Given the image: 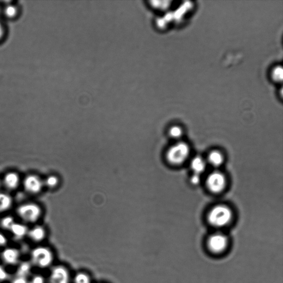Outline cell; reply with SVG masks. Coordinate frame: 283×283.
<instances>
[{
  "label": "cell",
  "instance_id": "obj_3",
  "mask_svg": "<svg viewBox=\"0 0 283 283\" xmlns=\"http://www.w3.org/2000/svg\"><path fill=\"white\" fill-rule=\"evenodd\" d=\"M189 153V145L184 142H179L169 148L166 159L172 164H180L187 159Z\"/></svg>",
  "mask_w": 283,
  "mask_h": 283
},
{
  "label": "cell",
  "instance_id": "obj_21",
  "mask_svg": "<svg viewBox=\"0 0 283 283\" xmlns=\"http://www.w3.org/2000/svg\"><path fill=\"white\" fill-rule=\"evenodd\" d=\"M59 183V180L56 176H49L44 182V184L46 185L48 188H53L57 186Z\"/></svg>",
  "mask_w": 283,
  "mask_h": 283
},
{
  "label": "cell",
  "instance_id": "obj_10",
  "mask_svg": "<svg viewBox=\"0 0 283 283\" xmlns=\"http://www.w3.org/2000/svg\"><path fill=\"white\" fill-rule=\"evenodd\" d=\"M20 13V7L18 4L15 3H7L3 4L1 8V14L3 19L12 20L18 18Z\"/></svg>",
  "mask_w": 283,
  "mask_h": 283
},
{
  "label": "cell",
  "instance_id": "obj_26",
  "mask_svg": "<svg viewBox=\"0 0 283 283\" xmlns=\"http://www.w3.org/2000/svg\"><path fill=\"white\" fill-rule=\"evenodd\" d=\"M8 243V239L7 237L0 232V247H5Z\"/></svg>",
  "mask_w": 283,
  "mask_h": 283
},
{
  "label": "cell",
  "instance_id": "obj_22",
  "mask_svg": "<svg viewBox=\"0 0 283 283\" xmlns=\"http://www.w3.org/2000/svg\"><path fill=\"white\" fill-rule=\"evenodd\" d=\"M169 135L173 139H179L182 135V131L181 128L178 126H174L170 128Z\"/></svg>",
  "mask_w": 283,
  "mask_h": 283
},
{
  "label": "cell",
  "instance_id": "obj_18",
  "mask_svg": "<svg viewBox=\"0 0 283 283\" xmlns=\"http://www.w3.org/2000/svg\"><path fill=\"white\" fill-rule=\"evenodd\" d=\"M74 283H91V278L85 273H79L75 276L74 279Z\"/></svg>",
  "mask_w": 283,
  "mask_h": 283
},
{
  "label": "cell",
  "instance_id": "obj_15",
  "mask_svg": "<svg viewBox=\"0 0 283 283\" xmlns=\"http://www.w3.org/2000/svg\"><path fill=\"white\" fill-rule=\"evenodd\" d=\"M20 178L15 173H8L4 179V183L7 188L14 189L18 186Z\"/></svg>",
  "mask_w": 283,
  "mask_h": 283
},
{
  "label": "cell",
  "instance_id": "obj_24",
  "mask_svg": "<svg viewBox=\"0 0 283 283\" xmlns=\"http://www.w3.org/2000/svg\"><path fill=\"white\" fill-rule=\"evenodd\" d=\"M8 273L3 265L0 264V283L5 282L8 278Z\"/></svg>",
  "mask_w": 283,
  "mask_h": 283
},
{
  "label": "cell",
  "instance_id": "obj_9",
  "mask_svg": "<svg viewBox=\"0 0 283 283\" xmlns=\"http://www.w3.org/2000/svg\"><path fill=\"white\" fill-rule=\"evenodd\" d=\"M44 182L36 176H29L24 181L25 189L31 193L36 194L40 192L42 189Z\"/></svg>",
  "mask_w": 283,
  "mask_h": 283
},
{
  "label": "cell",
  "instance_id": "obj_14",
  "mask_svg": "<svg viewBox=\"0 0 283 283\" xmlns=\"http://www.w3.org/2000/svg\"><path fill=\"white\" fill-rule=\"evenodd\" d=\"M191 168L194 174H201L205 171L206 169V163L203 158L201 157H196L191 161Z\"/></svg>",
  "mask_w": 283,
  "mask_h": 283
},
{
  "label": "cell",
  "instance_id": "obj_20",
  "mask_svg": "<svg viewBox=\"0 0 283 283\" xmlns=\"http://www.w3.org/2000/svg\"><path fill=\"white\" fill-rule=\"evenodd\" d=\"M15 223L14 219L11 216H7L1 221V226L5 230H10V229Z\"/></svg>",
  "mask_w": 283,
  "mask_h": 283
},
{
  "label": "cell",
  "instance_id": "obj_7",
  "mask_svg": "<svg viewBox=\"0 0 283 283\" xmlns=\"http://www.w3.org/2000/svg\"><path fill=\"white\" fill-rule=\"evenodd\" d=\"M70 274L63 265H57L50 273L48 283H69Z\"/></svg>",
  "mask_w": 283,
  "mask_h": 283
},
{
  "label": "cell",
  "instance_id": "obj_16",
  "mask_svg": "<svg viewBox=\"0 0 283 283\" xmlns=\"http://www.w3.org/2000/svg\"><path fill=\"white\" fill-rule=\"evenodd\" d=\"M12 200L9 195L0 193V212L5 211L10 209L12 205Z\"/></svg>",
  "mask_w": 283,
  "mask_h": 283
},
{
  "label": "cell",
  "instance_id": "obj_25",
  "mask_svg": "<svg viewBox=\"0 0 283 283\" xmlns=\"http://www.w3.org/2000/svg\"><path fill=\"white\" fill-rule=\"evenodd\" d=\"M11 283H30V282H29V278L15 276Z\"/></svg>",
  "mask_w": 283,
  "mask_h": 283
},
{
  "label": "cell",
  "instance_id": "obj_11",
  "mask_svg": "<svg viewBox=\"0 0 283 283\" xmlns=\"http://www.w3.org/2000/svg\"><path fill=\"white\" fill-rule=\"evenodd\" d=\"M32 267L30 261L20 262L17 267L16 276L29 278L31 274Z\"/></svg>",
  "mask_w": 283,
  "mask_h": 283
},
{
  "label": "cell",
  "instance_id": "obj_8",
  "mask_svg": "<svg viewBox=\"0 0 283 283\" xmlns=\"http://www.w3.org/2000/svg\"><path fill=\"white\" fill-rule=\"evenodd\" d=\"M1 259L4 264L9 266L17 265L20 262V253L16 248H5L1 252Z\"/></svg>",
  "mask_w": 283,
  "mask_h": 283
},
{
  "label": "cell",
  "instance_id": "obj_27",
  "mask_svg": "<svg viewBox=\"0 0 283 283\" xmlns=\"http://www.w3.org/2000/svg\"><path fill=\"white\" fill-rule=\"evenodd\" d=\"M201 182V177H200V175L197 174H194L192 177L191 178V182L194 185H197Z\"/></svg>",
  "mask_w": 283,
  "mask_h": 283
},
{
  "label": "cell",
  "instance_id": "obj_2",
  "mask_svg": "<svg viewBox=\"0 0 283 283\" xmlns=\"http://www.w3.org/2000/svg\"><path fill=\"white\" fill-rule=\"evenodd\" d=\"M232 212L228 207L220 205L212 209L208 215V221L212 226L222 227L230 222Z\"/></svg>",
  "mask_w": 283,
  "mask_h": 283
},
{
  "label": "cell",
  "instance_id": "obj_1",
  "mask_svg": "<svg viewBox=\"0 0 283 283\" xmlns=\"http://www.w3.org/2000/svg\"><path fill=\"white\" fill-rule=\"evenodd\" d=\"M54 261V255L51 249L39 246L32 249L30 254V262L33 266L45 269L51 266Z\"/></svg>",
  "mask_w": 283,
  "mask_h": 283
},
{
  "label": "cell",
  "instance_id": "obj_23",
  "mask_svg": "<svg viewBox=\"0 0 283 283\" xmlns=\"http://www.w3.org/2000/svg\"><path fill=\"white\" fill-rule=\"evenodd\" d=\"M30 283H45V278L40 274H35L31 278H29Z\"/></svg>",
  "mask_w": 283,
  "mask_h": 283
},
{
  "label": "cell",
  "instance_id": "obj_17",
  "mask_svg": "<svg viewBox=\"0 0 283 283\" xmlns=\"http://www.w3.org/2000/svg\"><path fill=\"white\" fill-rule=\"evenodd\" d=\"M209 161L211 165L219 166L222 164L223 157L219 151H212L209 154Z\"/></svg>",
  "mask_w": 283,
  "mask_h": 283
},
{
  "label": "cell",
  "instance_id": "obj_6",
  "mask_svg": "<svg viewBox=\"0 0 283 283\" xmlns=\"http://www.w3.org/2000/svg\"><path fill=\"white\" fill-rule=\"evenodd\" d=\"M207 186L212 192H222L226 185V179L224 175L219 172H212L207 179Z\"/></svg>",
  "mask_w": 283,
  "mask_h": 283
},
{
  "label": "cell",
  "instance_id": "obj_4",
  "mask_svg": "<svg viewBox=\"0 0 283 283\" xmlns=\"http://www.w3.org/2000/svg\"><path fill=\"white\" fill-rule=\"evenodd\" d=\"M227 237L222 233L211 235L207 241V248L214 255H221L225 252L228 246Z\"/></svg>",
  "mask_w": 283,
  "mask_h": 283
},
{
  "label": "cell",
  "instance_id": "obj_13",
  "mask_svg": "<svg viewBox=\"0 0 283 283\" xmlns=\"http://www.w3.org/2000/svg\"><path fill=\"white\" fill-rule=\"evenodd\" d=\"M12 235L17 240H20L28 235V230L24 224L19 223H15L10 230Z\"/></svg>",
  "mask_w": 283,
  "mask_h": 283
},
{
  "label": "cell",
  "instance_id": "obj_28",
  "mask_svg": "<svg viewBox=\"0 0 283 283\" xmlns=\"http://www.w3.org/2000/svg\"><path fill=\"white\" fill-rule=\"evenodd\" d=\"M1 181H0V186H1Z\"/></svg>",
  "mask_w": 283,
  "mask_h": 283
},
{
  "label": "cell",
  "instance_id": "obj_19",
  "mask_svg": "<svg viewBox=\"0 0 283 283\" xmlns=\"http://www.w3.org/2000/svg\"><path fill=\"white\" fill-rule=\"evenodd\" d=\"M7 35V28L3 20L0 18V44L5 40Z\"/></svg>",
  "mask_w": 283,
  "mask_h": 283
},
{
  "label": "cell",
  "instance_id": "obj_5",
  "mask_svg": "<svg viewBox=\"0 0 283 283\" xmlns=\"http://www.w3.org/2000/svg\"><path fill=\"white\" fill-rule=\"evenodd\" d=\"M20 217L28 222H34L40 218L41 209L40 206L33 203L20 206L18 209Z\"/></svg>",
  "mask_w": 283,
  "mask_h": 283
},
{
  "label": "cell",
  "instance_id": "obj_12",
  "mask_svg": "<svg viewBox=\"0 0 283 283\" xmlns=\"http://www.w3.org/2000/svg\"><path fill=\"white\" fill-rule=\"evenodd\" d=\"M28 236L33 242L39 243L44 240L46 232L43 227L37 226L28 230Z\"/></svg>",
  "mask_w": 283,
  "mask_h": 283
}]
</instances>
